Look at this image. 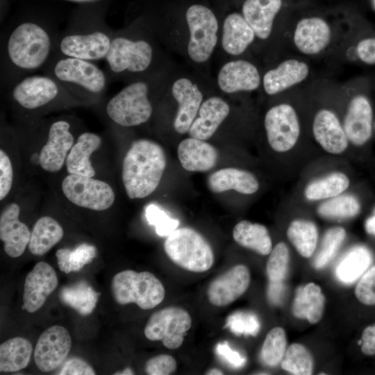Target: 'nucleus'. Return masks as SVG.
<instances>
[{
	"instance_id": "nucleus-1",
	"label": "nucleus",
	"mask_w": 375,
	"mask_h": 375,
	"mask_svg": "<svg viewBox=\"0 0 375 375\" xmlns=\"http://www.w3.org/2000/svg\"><path fill=\"white\" fill-rule=\"evenodd\" d=\"M58 33L37 19H24L1 40V87L8 89L21 78L42 70L54 52Z\"/></svg>"
},
{
	"instance_id": "nucleus-2",
	"label": "nucleus",
	"mask_w": 375,
	"mask_h": 375,
	"mask_svg": "<svg viewBox=\"0 0 375 375\" xmlns=\"http://www.w3.org/2000/svg\"><path fill=\"white\" fill-rule=\"evenodd\" d=\"M100 2L81 4L58 33L54 52L94 62L105 60L115 31L107 24L106 8Z\"/></svg>"
},
{
	"instance_id": "nucleus-3",
	"label": "nucleus",
	"mask_w": 375,
	"mask_h": 375,
	"mask_svg": "<svg viewBox=\"0 0 375 375\" xmlns=\"http://www.w3.org/2000/svg\"><path fill=\"white\" fill-rule=\"evenodd\" d=\"M142 22L115 31L105 58L109 81H131L153 73L156 47Z\"/></svg>"
},
{
	"instance_id": "nucleus-4",
	"label": "nucleus",
	"mask_w": 375,
	"mask_h": 375,
	"mask_svg": "<svg viewBox=\"0 0 375 375\" xmlns=\"http://www.w3.org/2000/svg\"><path fill=\"white\" fill-rule=\"evenodd\" d=\"M167 164L162 147L155 141L138 139L126 153L122 179L129 199H143L159 185Z\"/></svg>"
},
{
	"instance_id": "nucleus-5",
	"label": "nucleus",
	"mask_w": 375,
	"mask_h": 375,
	"mask_svg": "<svg viewBox=\"0 0 375 375\" xmlns=\"http://www.w3.org/2000/svg\"><path fill=\"white\" fill-rule=\"evenodd\" d=\"M42 71L85 104L97 102L106 90L109 82L106 72L94 61L56 52Z\"/></svg>"
},
{
	"instance_id": "nucleus-6",
	"label": "nucleus",
	"mask_w": 375,
	"mask_h": 375,
	"mask_svg": "<svg viewBox=\"0 0 375 375\" xmlns=\"http://www.w3.org/2000/svg\"><path fill=\"white\" fill-rule=\"evenodd\" d=\"M6 90L13 107L24 117L28 115L31 119L51 109L85 104L69 94L56 80L44 74L26 76Z\"/></svg>"
},
{
	"instance_id": "nucleus-7",
	"label": "nucleus",
	"mask_w": 375,
	"mask_h": 375,
	"mask_svg": "<svg viewBox=\"0 0 375 375\" xmlns=\"http://www.w3.org/2000/svg\"><path fill=\"white\" fill-rule=\"evenodd\" d=\"M157 86L153 73L130 81L106 103L105 112L114 124L122 127L137 126L152 115V93Z\"/></svg>"
},
{
	"instance_id": "nucleus-8",
	"label": "nucleus",
	"mask_w": 375,
	"mask_h": 375,
	"mask_svg": "<svg viewBox=\"0 0 375 375\" xmlns=\"http://www.w3.org/2000/svg\"><path fill=\"white\" fill-rule=\"evenodd\" d=\"M169 258L180 267L192 272H203L214 263L212 249L199 232L189 227L176 228L164 242Z\"/></svg>"
},
{
	"instance_id": "nucleus-9",
	"label": "nucleus",
	"mask_w": 375,
	"mask_h": 375,
	"mask_svg": "<svg viewBox=\"0 0 375 375\" xmlns=\"http://www.w3.org/2000/svg\"><path fill=\"white\" fill-rule=\"evenodd\" d=\"M115 301L121 305L135 303L143 310H150L164 299L162 283L149 272L124 270L116 274L111 284Z\"/></svg>"
},
{
	"instance_id": "nucleus-10",
	"label": "nucleus",
	"mask_w": 375,
	"mask_h": 375,
	"mask_svg": "<svg viewBox=\"0 0 375 375\" xmlns=\"http://www.w3.org/2000/svg\"><path fill=\"white\" fill-rule=\"evenodd\" d=\"M185 17L189 31L188 56L196 63H204L217 44L218 21L210 9L201 4L190 6Z\"/></svg>"
},
{
	"instance_id": "nucleus-11",
	"label": "nucleus",
	"mask_w": 375,
	"mask_h": 375,
	"mask_svg": "<svg viewBox=\"0 0 375 375\" xmlns=\"http://www.w3.org/2000/svg\"><path fill=\"white\" fill-rule=\"evenodd\" d=\"M62 190L74 205L95 211L108 209L115 199L109 184L91 176L69 174L62 182Z\"/></svg>"
},
{
	"instance_id": "nucleus-12",
	"label": "nucleus",
	"mask_w": 375,
	"mask_h": 375,
	"mask_svg": "<svg viewBox=\"0 0 375 375\" xmlns=\"http://www.w3.org/2000/svg\"><path fill=\"white\" fill-rule=\"evenodd\" d=\"M192 326V319L187 310L169 306L153 313L144 331L151 341H161L167 349H176L181 346L184 337Z\"/></svg>"
},
{
	"instance_id": "nucleus-13",
	"label": "nucleus",
	"mask_w": 375,
	"mask_h": 375,
	"mask_svg": "<svg viewBox=\"0 0 375 375\" xmlns=\"http://www.w3.org/2000/svg\"><path fill=\"white\" fill-rule=\"evenodd\" d=\"M63 117L45 122L46 142L39 155V164L47 172H59L74 144L73 125Z\"/></svg>"
},
{
	"instance_id": "nucleus-14",
	"label": "nucleus",
	"mask_w": 375,
	"mask_h": 375,
	"mask_svg": "<svg viewBox=\"0 0 375 375\" xmlns=\"http://www.w3.org/2000/svg\"><path fill=\"white\" fill-rule=\"evenodd\" d=\"M264 126L270 147L276 152L292 149L300 135V124L294 108L288 103H280L268 110Z\"/></svg>"
},
{
	"instance_id": "nucleus-15",
	"label": "nucleus",
	"mask_w": 375,
	"mask_h": 375,
	"mask_svg": "<svg viewBox=\"0 0 375 375\" xmlns=\"http://www.w3.org/2000/svg\"><path fill=\"white\" fill-rule=\"evenodd\" d=\"M72 347V338L63 326L54 325L46 329L38 340L34 360L44 372L58 368L65 360Z\"/></svg>"
},
{
	"instance_id": "nucleus-16",
	"label": "nucleus",
	"mask_w": 375,
	"mask_h": 375,
	"mask_svg": "<svg viewBox=\"0 0 375 375\" xmlns=\"http://www.w3.org/2000/svg\"><path fill=\"white\" fill-rule=\"evenodd\" d=\"M250 272L244 265H237L216 277L207 290L209 302L215 306H226L237 300L247 290Z\"/></svg>"
},
{
	"instance_id": "nucleus-17",
	"label": "nucleus",
	"mask_w": 375,
	"mask_h": 375,
	"mask_svg": "<svg viewBox=\"0 0 375 375\" xmlns=\"http://www.w3.org/2000/svg\"><path fill=\"white\" fill-rule=\"evenodd\" d=\"M58 283L53 268L46 262H39L27 274L24 285L23 307L30 313L38 311Z\"/></svg>"
},
{
	"instance_id": "nucleus-18",
	"label": "nucleus",
	"mask_w": 375,
	"mask_h": 375,
	"mask_svg": "<svg viewBox=\"0 0 375 375\" xmlns=\"http://www.w3.org/2000/svg\"><path fill=\"white\" fill-rule=\"evenodd\" d=\"M172 93L178 103L174 128L178 134L188 133L202 103L203 96L198 85L188 78L176 80Z\"/></svg>"
},
{
	"instance_id": "nucleus-19",
	"label": "nucleus",
	"mask_w": 375,
	"mask_h": 375,
	"mask_svg": "<svg viewBox=\"0 0 375 375\" xmlns=\"http://www.w3.org/2000/svg\"><path fill=\"white\" fill-rule=\"evenodd\" d=\"M20 208L16 203L7 205L0 216V239L6 253L11 258L23 254L29 243L31 232L19 219Z\"/></svg>"
},
{
	"instance_id": "nucleus-20",
	"label": "nucleus",
	"mask_w": 375,
	"mask_h": 375,
	"mask_svg": "<svg viewBox=\"0 0 375 375\" xmlns=\"http://www.w3.org/2000/svg\"><path fill=\"white\" fill-rule=\"evenodd\" d=\"M257 67L245 60H235L225 63L217 74L219 89L227 94L253 91L260 84Z\"/></svg>"
},
{
	"instance_id": "nucleus-21",
	"label": "nucleus",
	"mask_w": 375,
	"mask_h": 375,
	"mask_svg": "<svg viewBox=\"0 0 375 375\" xmlns=\"http://www.w3.org/2000/svg\"><path fill=\"white\" fill-rule=\"evenodd\" d=\"M372 119L369 99L362 94L353 97L348 105L343 125L349 141L356 146L365 144L372 136Z\"/></svg>"
},
{
	"instance_id": "nucleus-22",
	"label": "nucleus",
	"mask_w": 375,
	"mask_h": 375,
	"mask_svg": "<svg viewBox=\"0 0 375 375\" xmlns=\"http://www.w3.org/2000/svg\"><path fill=\"white\" fill-rule=\"evenodd\" d=\"M315 140L326 152L340 154L348 147L349 140L337 115L328 109H321L312 122Z\"/></svg>"
},
{
	"instance_id": "nucleus-23",
	"label": "nucleus",
	"mask_w": 375,
	"mask_h": 375,
	"mask_svg": "<svg viewBox=\"0 0 375 375\" xmlns=\"http://www.w3.org/2000/svg\"><path fill=\"white\" fill-rule=\"evenodd\" d=\"M331 38L329 24L319 17L301 19L294 30L293 40L297 49L305 55H315L328 45Z\"/></svg>"
},
{
	"instance_id": "nucleus-24",
	"label": "nucleus",
	"mask_w": 375,
	"mask_h": 375,
	"mask_svg": "<svg viewBox=\"0 0 375 375\" xmlns=\"http://www.w3.org/2000/svg\"><path fill=\"white\" fill-rule=\"evenodd\" d=\"M230 106L219 97L204 100L188 131L190 137L206 140L210 138L228 117Z\"/></svg>"
},
{
	"instance_id": "nucleus-25",
	"label": "nucleus",
	"mask_w": 375,
	"mask_h": 375,
	"mask_svg": "<svg viewBox=\"0 0 375 375\" xmlns=\"http://www.w3.org/2000/svg\"><path fill=\"white\" fill-rule=\"evenodd\" d=\"M177 155L183 169L196 172H206L212 169L218 158V152L212 144L191 137L179 143Z\"/></svg>"
},
{
	"instance_id": "nucleus-26",
	"label": "nucleus",
	"mask_w": 375,
	"mask_h": 375,
	"mask_svg": "<svg viewBox=\"0 0 375 375\" xmlns=\"http://www.w3.org/2000/svg\"><path fill=\"white\" fill-rule=\"evenodd\" d=\"M309 72L306 62L294 58L287 59L264 74V90L269 95L278 94L304 81Z\"/></svg>"
},
{
	"instance_id": "nucleus-27",
	"label": "nucleus",
	"mask_w": 375,
	"mask_h": 375,
	"mask_svg": "<svg viewBox=\"0 0 375 375\" xmlns=\"http://www.w3.org/2000/svg\"><path fill=\"white\" fill-rule=\"evenodd\" d=\"M207 184L212 192L233 190L243 194H253L260 186L252 173L235 167H226L212 173L207 179Z\"/></svg>"
},
{
	"instance_id": "nucleus-28",
	"label": "nucleus",
	"mask_w": 375,
	"mask_h": 375,
	"mask_svg": "<svg viewBox=\"0 0 375 375\" xmlns=\"http://www.w3.org/2000/svg\"><path fill=\"white\" fill-rule=\"evenodd\" d=\"M256 37L253 28L242 15L233 12L224 19L221 44L228 54L235 56L243 53L253 43Z\"/></svg>"
},
{
	"instance_id": "nucleus-29",
	"label": "nucleus",
	"mask_w": 375,
	"mask_h": 375,
	"mask_svg": "<svg viewBox=\"0 0 375 375\" xmlns=\"http://www.w3.org/2000/svg\"><path fill=\"white\" fill-rule=\"evenodd\" d=\"M281 6L282 0H246L244 2L242 15L256 38L264 40L269 37L274 18Z\"/></svg>"
},
{
	"instance_id": "nucleus-30",
	"label": "nucleus",
	"mask_w": 375,
	"mask_h": 375,
	"mask_svg": "<svg viewBox=\"0 0 375 375\" xmlns=\"http://www.w3.org/2000/svg\"><path fill=\"white\" fill-rule=\"evenodd\" d=\"M102 144L101 137L94 133H81L70 149L65 165L67 172L86 176H95L90 156Z\"/></svg>"
},
{
	"instance_id": "nucleus-31",
	"label": "nucleus",
	"mask_w": 375,
	"mask_h": 375,
	"mask_svg": "<svg viewBox=\"0 0 375 375\" xmlns=\"http://www.w3.org/2000/svg\"><path fill=\"white\" fill-rule=\"evenodd\" d=\"M324 306L325 297L321 288L314 283H309L297 290L292 310L296 317L315 324L321 319Z\"/></svg>"
},
{
	"instance_id": "nucleus-32",
	"label": "nucleus",
	"mask_w": 375,
	"mask_h": 375,
	"mask_svg": "<svg viewBox=\"0 0 375 375\" xmlns=\"http://www.w3.org/2000/svg\"><path fill=\"white\" fill-rule=\"evenodd\" d=\"M64 235L60 224L50 216H43L35 223L29 243L30 252L35 256H42L58 243Z\"/></svg>"
},
{
	"instance_id": "nucleus-33",
	"label": "nucleus",
	"mask_w": 375,
	"mask_h": 375,
	"mask_svg": "<svg viewBox=\"0 0 375 375\" xmlns=\"http://www.w3.org/2000/svg\"><path fill=\"white\" fill-rule=\"evenodd\" d=\"M233 238L240 246L267 256L272 250V242L267 228L247 220L238 222L233 230Z\"/></svg>"
},
{
	"instance_id": "nucleus-34",
	"label": "nucleus",
	"mask_w": 375,
	"mask_h": 375,
	"mask_svg": "<svg viewBox=\"0 0 375 375\" xmlns=\"http://www.w3.org/2000/svg\"><path fill=\"white\" fill-rule=\"evenodd\" d=\"M372 261V253L366 247L355 246L338 263L335 268L336 276L342 283L351 284L365 273Z\"/></svg>"
},
{
	"instance_id": "nucleus-35",
	"label": "nucleus",
	"mask_w": 375,
	"mask_h": 375,
	"mask_svg": "<svg viewBox=\"0 0 375 375\" xmlns=\"http://www.w3.org/2000/svg\"><path fill=\"white\" fill-rule=\"evenodd\" d=\"M33 351L32 344L26 338L15 337L0 345V372H14L25 368Z\"/></svg>"
},
{
	"instance_id": "nucleus-36",
	"label": "nucleus",
	"mask_w": 375,
	"mask_h": 375,
	"mask_svg": "<svg viewBox=\"0 0 375 375\" xmlns=\"http://www.w3.org/2000/svg\"><path fill=\"white\" fill-rule=\"evenodd\" d=\"M99 294L85 281H81L61 288L60 301L80 315L86 316L92 312L98 301Z\"/></svg>"
},
{
	"instance_id": "nucleus-37",
	"label": "nucleus",
	"mask_w": 375,
	"mask_h": 375,
	"mask_svg": "<svg viewBox=\"0 0 375 375\" xmlns=\"http://www.w3.org/2000/svg\"><path fill=\"white\" fill-rule=\"evenodd\" d=\"M349 185V178L344 173L335 172L308 183L304 196L311 201L326 200L342 194Z\"/></svg>"
},
{
	"instance_id": "nucleus-38",
	"label": "nucleus",
	"mask_w": 375,
	"mask_h": 375,
	"mask_svg": "<svg viewBox=\"0 0 375 375\" xmlns=\"http://www.w3.org/2000/svg\"><path fill=\"white\" fill-rule=\"evenodd\" d=\"M287 236L297 252L304 258L314 253L318 240L316 225L308 220L295 219L289 225Z\"/></svg>"
},
{
	"instance_id": "nucleus-39",
	"label": "nucleus",
	"mask_w": 375,
	"mask_h": 375,
	"mask_svg": "<svg viewBox=\"0 0 375 375\" xmlns=\"http://www.w3.org/2000/svg\"><path fill=\"white\" fill-rule=\"evenodd\" d=\"M359 200L352 194H340L326 199L317 208L318 214L329 219H347L360 211Z\"/></svg>"
},
{
	"instance_id": "nucleus-40",
	"label": "nucleus",
	"mask_w": 375,
	"mask_h": 375,
	"mask_svg": "<svg viewBox=\"0 0 375 375\" xmlns=\"http://www.w3.org/2000/svg\"><path fill=\"white\" fill-rule=\"evenodd\" d=\"M96 256V247L85 243L74 249H59L56 253L60 270L67 274L81 270L85 265L90 263Z\"/></svg>"
},
{
	"instance_id": "nucleus-41",
	"label": "nucleus",
	"mask_w": 375,
	"mask_h": 375,
	"mask_svg": "<svg viewBox=\"0 0 375 375\" xmlns=\"http://www.w3.org/2000/svg\"><path fill=\"white\" fill-rule=\"evenodd\" d=\"M282 368L295 375H310L313 370V360L302 344H291L281 360Z\"/></svg>"
},
{
	"instance_id": "nucleus-42",
	"label": "nucleus",
	"mask_w": 375,
	"mask_h": 375,
	"mask_svg": "<svg viewBox=\"0 0 375 375\" xmlns=\"http://www.w3.org/2000/svg\"><path fill=\"white\" fill-rule=\"evenodd\" d=\"M287 338L283 328L274 327L267 334L261 349V358L269 366L279 364L286 351Z\"/></svg>"
},
{
	"instance_id": "nucleus-43",
	"label": "nucleus",
	"mask_w": 375,
	"mask_h": 375,
	"mask_svg": "<svg viewBox=\"0 0 375 375\" xmlns=\"http://www.w3.org/2000/svg\"><path fill=\"white\" fill-rule=\"evenodd\" d=\"M346 237L344 228L336 226L324 234L321 246L315 256L313 265L316 269L324 267L335 256Z\"/></svg>"
},
{
	"instance_id": "nucleus-44",
	"label": "nucleus",
	"mask_w": 375,
	"mask_h": 375,
	"mask_svg": "<svg viewBox=\"0 0 375 375\" xmlns=\"http://www.w3.org/2000/svg\"><path fill=\"white\" fill-rule=\"evenodd\" d=\"M290 260V253L284 242H278L269 253L266 272L269 281H283L286 277Z\"/></svg>"
},
{
	"instance_id": "nucleus-45",
	"label": "nucleus",
	"mask_w": 375,
	"mask_h": 375,
	"mask_svg": "<svg viewBox=\"0 0 375 375\" xmlns=\"http://www.w3.org/2000/svg\"><path fill=\"white\" fill-rule=\"evenodd\" d=\"M148 222L153 225L157 234L165 237L170 235L179 225L178 219L170 217L163 210L155 204H150L146 209Z\"/></svg>"
},
{
	"instance_id": "nucleus-46",
	"label": "nucleus",
	"mask_w": 375,
	"mask_h": 375,
	"mask_svg": "<svg viewBox=\"0 0 375 375\" xmlns=\"http://www.w3.org/2000/svg\"><path fill=\"white\" fill-rule=\"evenodd\" d=\"M226 326L236 335H256L260 327L256 315L247 312H236L229 316Z\"/></svg>"
},
{
	"instance_id": "nucleus-47",
	"label": "nucleus",
	"mask_w": 375,
	"mask_h": 375,
	"mask_svg": "<svg viewBox=\"0 0 375 375\" xmlns=\"http://www.w3.org/2000/svg\"><path fill=\"white\" fill-rule=\"evenodd\" d=\"M355 294L365 305H375V265L360 278L355 288Z\"/></svg>"
},
{
	"instance_id": "nucleus-48",
	"label": "nucleus",
	"mask_w": 375,
	"mask_h": 375,
	"mask_svg": "<svg viewBox=\"0 0 375 375\" xmlns=\"http://www.w3.org/2000/svg\"><path fill=\"white\" fill-rule=\"evenodd\" d=\"M176 369V361L170 355L161 354L149 359L145 372L149 375H168Z\"/></svg>"
},
{
	"instance_id": "nucleus-49",
	"label": "nucleus",
	"mask_w": 375,
	"mask_h": 375,
	"mask_svg": "<svg viewBox=\"0 0 375 375\" xmlns=\"http://www.w3.org/2000/svg\"><path fill=\"white\" fill-rule=\"evenodd\" d=\"M13 183V168L10 157L2 149L0 150V200L9 194Z\"/></svg>"
},
{
	"instance_id": "nucleus-50",
	"label": "nucleus",
	"mask_w": 375,
	"mask_h": 375,
	"mask_svg": "<svg viewBox=\"0 0 375 375\" xmlns=\"http://www.w3.org/2000/svg\"><path fill=\"white\" fill-rule=\"evenodd\" d=\"M59 375H94L95 371L85 360L72 357L62 365Z\"/></svg>"
},
{
	"instance_id": "nucleus-51",
	"label": "nucleus",
	"mask_w": 375,
	"mask_h": 375,
	"mask_svg": "<svg viewBox=\"0 0 375 375\" xmlns=\"http://www.w3.org/2000/svg\"><path fill=\"white\" fill-rule=\"evenodd\" d=\"M358 58L367 65L375 64V38H367L359 41L356 46Z\"/></svg>"
},
{
	"instance_id": "nucleus-52",
	"label": "nucleus",
	"mask_w": 375,
	"mask_h": 375,
	"mask_svg": "<svg viewBox=\"0 0 375 375\" xmlns=\"http://www.w3.org/2000/svg\"><path fill=\"white\" fill-rule=\"evenodd\" d=\"M216 350L222 357L234 367H242L246 362L245 358L242 356L238 351L231 349L227 342L218 344Z\"/></svg>"
},
{
	"instance_id": "nucleus-53",
	"label": "nucleus",
	"mask_w": 375,
	"mask_h": 375,
	"mask_svg": "<svg viewBox=\"0 0 375 375\" xmlns=\"http://www.w3.org/2000/svg\"><path fill=\"white\" fill-rule=\"evenodd\" d=\"M361 351L366 356L375 355V324L366 327L361 338Z\"/></svg>"
},
{
	"instance_id": "nucleus-54",
	"label": "nucleus",
	"mask_w": 375,
	"mask_h": 375,
	"mask_svg": "<svg viewBox=\"0 0 375 375\" xmlns=\"http://www.w3.org/2000/svg\"><path fill=\"white\" fill-rule=\"evenodd\" d=\"M286 287L283 281H269L267 288V297L273 305H280L284 300Z\"/></svg>"
},
{
	"instance_id": "nucleus-55",
	"label": "nucleus",
	"mask_w": 375,
	"mask_h": 375,
	"mask_svg": "<svg viewBox=\"0 0 375 375\" xmlns=\"http://www.w3.org/2000/svg\"><path fill=\"white\" fill-rule=\"evenodd\" d=\"M365 230L367 233L375 236V210L373 215L366 220Z\"/></svg>"
},
{
	"instance_id": "nucleus-56",
	"label": "nucleus",
	"mask_w": 375,
	"mask_h": 375,
	"mask_svg": "<svg viewBox=\"0 0 375 375\" xmlns=\"http://www.w3.org/2000/svg\"><path fill=\"white\" fill-rule=\"evenodd\" d=\"M71 2L79 3L81 4L95 3L102 1L103 0H65Z\"/></svg>"
},
{
	"instance_id": "nucleus-57",
	"label": "nucleus",
	"mask_w": 375,
	"mask_h": 375,
	"mask_svg": "<svg viewBox=\"0 0 375 375\" xmlns=\"http://www.w3.org/2000/svg\"><path fill=\"white\" fill-rule=\"evenodd\" d=\"M206 374H209V375H218L219 374H219H223V372L218 369L213 368L208 371Z\"/></svg>"
},
{
	"instance_id": "nucleus-58",
	"label": "nucleus",
	"mask_w": 375,
	"mask_h": 375,
	"mask_svg": "<svg viewBox=\"0 0 375 375\" xmlns=\"http://www.w3.org/2000/svg\"><path fill=\"white\" fill-rule=\"evenodd\" d=\"M115 374H120V375H127V374H134L133 371L129 368L127 367L122 372H119L118 373H115Z\"/></svg>"
},
{
	"instance_id": "nucleus-59",
	"label": "nucleus",
	"mask_w": 375,
	"mask_h": 375,
	"mask_svg": "<svg viewBox=\"0 0 375 375\" xmlns=\"http://www.w3.org/2000/svg\"><path fill=\"white\" fill-rule=\"evenodd\" d=\"M372 3H373V5H374V6L375 8V0H372Z\"/></svg>"
}]
</instances>
